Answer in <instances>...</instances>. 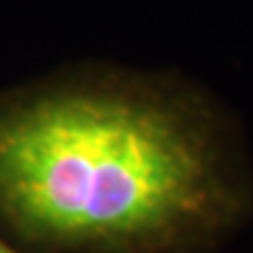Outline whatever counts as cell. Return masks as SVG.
I'll use <instances>...</instances> for the list:
<instances>
[{"label":"cell","mask_w":253,"mask_h":253,"mask_svg":"<svg viewBox=\"0 0 253 253\" xmlns=\"http://www.w3.org/2000/svg\"><path fill=\"white\" fill-rule=\"evenodd\" d=\"M253 211L239 129L173 75L96 68L0 101V218L59 253H213Z\"/></svg>","instance_id":"cell-1"},{"label":"cell","mask_w":253,"mask_h":253,"mask_svg":"<svg viewBox=\"0 0 253 253\" xmlns=\"http://www.w3.org/2000/svg\"><path fill=\"white\" fill-rule=\"evenodd\" d=\"M0 253H19V251H14L7 242H2V239H0Z\"/></svg>","instance_id":"cell-2"}]
</instances>
